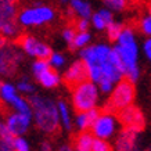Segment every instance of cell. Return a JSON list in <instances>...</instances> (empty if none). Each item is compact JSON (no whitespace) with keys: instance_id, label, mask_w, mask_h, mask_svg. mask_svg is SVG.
Listing matches in <instances>:
<instances>
[{"instance_id":"obj_1","label":"cell","mask_w":151,"mask_h":151,"mask_svg":"<svg viewBox=\"0 0 151 151\" xmlns=\"http://www.w3.org/2000/svg\"><path fill=\"white\" fill-rule=\"evenodd\" d=\"M115 53L118 54L121 64L124 68L125 78L132 81L133 83L139 79L140 69H139V46L136 42V35L132 28L125 27L121 32L119 37L115 42V46L112 47Z\"/></svg>"},{"instance_id":"obj_2","label":"cell","mask_w":151,"mask_h":151,"mask_svg":"<svg viewBox=\"0 0 151 151\" xmlns=\"http://www.w3.org/2000/svg\"><path fill=\"white\" fill-rule=\"evenodd\" d=\"M32 105V116L36 128L46 134H53L60 128L58 108L54 101L49 97L33 93L29 97Z\"/></svg>"},{"instance_id":"obj_3","label":"cell","mask_w":151,"mask_h":151,"mask_svg":"<svg viewBox=\"0 0 151 151\" xmlns=\"http://www.w3.org/2000/svg\"><path fill=\"white\" fill-rule=\"evenodd\" d=\"M112 47L107 46V45H89V46L81 49V60L86 64L87 72H89V79L94 83H99L103 78V72H101V64L108 55L111 54Z\"/></svg>"},{"instance_id":"obj_4","label":"cell","mask_w":151,"mask_h":151,"mask_svg":"<svg viewBox=\"0 0 151 151\" xmlns=\"http://www.w3.org/2000/svg\"><path fill=\"white\" fill-rule=\"evenodd\" d=\"M100 96V89L97 83L87 79L72 87V105L76 112H82L96 108Z\"/></svg>"},{"instance_id":"obj_5","label":"cell","mask_w":151,"mask_h":151,"mask_svg":"<svg viewBox=\"0 0 151 151\" xmlns=\"http://www.w3.org/2000/svg\"><path fill=\"white\" fill-rule=\"evenodd\" d=\"M111 96L108 99V103L105 105V111L108 112H119L126 107L133 104V100L136 97V89L134 83L129 79H121L115 83Z\"/></svg>"},{"instance_id":"obj_6","label":"cell","mask_w":151,"mask_h":151,"mask_svg":"<svg viewBox=\"0 0 151 151\" xmlns=\"http://www.w3.org/2000/svg\"><path fill=\"white\" fill-rule=\"evenodd\" d=\"M55 18V11L47 4H35L21 10L17 21L22 27H42Z\"/></svg>"},{"instance_id":"obj_7","label":"cell","mask_w":151,"mask_h":151,"mask_svg":"<svg viewBox=\"0 0 151 151\" xmlns=\"http://www.w3.org/2000/svg\"><path fill=\"white\" fill-rule=\"evenodd\" d=\"M22 63V51L9 42L0 45V75L13 76Z\"/></svg>"},{"instance_id":"obj_8","label":"cell","mask_w":151,"mask_h":151,"mask_svg":"<svg viewBox=\"0 0 151 151\" xmlns=\"http://www.w3.org/2000/svg\"><path fill=\"white\" fill-rule=\"evenodd\" d=\"M119 126V119L118 116H115L114 112H100V115L97 116V119L94 121V124L92 125V130L93 136L99 139H108L114 137L116 130Z\"/></svg>"},{"instance_id":"obj_9","label":"cell","mask_w":151,"mask_h":151,"mask_svg":"<svg viewBox=\"0 0 151 151\" xmlns=\"http://www.w3.org/2000/svg\"><path fill=\"white\" fill-rule=\"evenodd\" d=\"M19 46L25 54L39 60H49L53 53L49 45L36 39L32 35H24L19 37Z\"/></svg>"},{"instance_id":"obj_10","label":"cell","mask_w":151,"mask_h":151,"mask_svg":"<svg viewBox=\"0 0 151 151\" xmlns=\"http://www.w3.org/2000/svg\"><path fill=\"white\" fill-rule=\"evenodd\" d=\"M118 119L119 124L126 129H132V130H137L142 132L146 121H144V115L140 111V108L134 107V105H129L124 110H121L118 112Z\"/></svg>"},{"instance_id":"obj_11","label":"cell","mask_w":151,"mask_h":151,"mask_svg":"<svg viewBox=\"0 0 151 151\" xmlns=\"http://www.w3.org/2000/svg\"><path fill=\"white\" fill-rule=\"evenodd\" d=\"M33 116L31 114H22V112H13L6 119V125L14 136H24L29 130L32 125Z\"/></svg>"},{"instance_id":"obj_12","label":"cell","mask_w":151,"mask_h":151,"mask_svg":"<svg viewBox=\"0 0 151 151\" xmlns=\"http://www.w3.org/2000/svg\"><path fill=\"white\" fill-rule=\"evenodd\" d=\"M64 82L68 85L69 87H73L79 85V83L85 82L89 79V72H87L86 64L83 63L82 60L75 61L68 67V69L64 73Z\"/></svg>"},{"instance_id":"obj_13","label":"cell","mask_w":151,"mask_h":151,"mask_svg":"<svg viewBox=\"0 0 151 151\" xmlns=\"http://www.w3.org/2000/svg\"><path fill=\"white\" fill-rule=\"evenodd\" d=\"M139 133L137 130L124 128L118 133L115 139V150L116 151H136L137 150L139 142Z\"/></svg>"},{"instance_id":"obj_14","label":"cell","mask_w":151,"mask_h":151,"mask_svg":"<svg viewBox=\"0 0 151 151\" xmlns=\"http://www.w3.org/2000/svg\"><path fill=\"white\" fill-rule=\"evenodd\" d=\"M18 17V0H0V28Z\"/></svg>"},{"instance_id":"obj_15","label":"cell","mask_w":151,"mask_h":151,"mask_svg":"<svg viewBox=\"0 0 151 151\" xmlns=\"http://www.w3.org/2000/svg\"><path fill=\"white\" fill-rule=\"evenodd\" d=\"M100 115V111L97 108H92V110L87 111H82V112H78L76 116H75V126L83 132V130H89L92 128V125L94 124V121L97 119V116Z\"/></svg>"},{"instance_id":"obj_16","label":"cell","mask_w":151,"mask_h":151,"mask_svg":"<svg viewBox=\"0 0 151 151\" xmlns=\"http://www.w3.org/2000/svg\"><path fill=\"white\" fill-rule=\"evenodd\" d=\"M114 21V15H112V11L110 9H101L99 11L92 14L90 17V22L97 31H104L107 29V27L110 25L111 22Z\"/></svg>"},{"instance_id":"obj_17","label":"cell","mask_w":151,"mask_h":151,"mask_svg":"<svg viewBox=\"0 0 151 151\" xmlns=\"http://www.w3.org/2000/svg\"><path fill=\"white\" fill-rule=\"evenodd\" d=\"M36 79H37V82L40 83L43 87H46V89L57 87L61 83V76H60V73L53 67H49L46 71L39 73L36 76Z\"/></svg>"},{"instance_id":"obj_18","label":"cell","mask_w":151,"mask_h":151,"mask_svg":"<svg viewBox=\"0 0 151 151\" xmlns=\"http://www.w3.org/2000/svg\"><path fill=\"white\" fill-rule=\"evenodd\" d=\"M94 142V136L92 132L83 130L75 137L73 142V150L75 151H92V146Z\"/></svg>"},{"instance_id":"obj_19","label":"cell","mask_w":151,"mask_h":151,"mask_svg":"<svg viewBox=\"0 0 151 151\" xmlns=\"http://www.w3.org/2000/svg\"><path fill=\"white\" fill-rule=\"evenodd\" d=\"M57 108H58V116H60V125H63V128L65 130H72V115H71V110L69 105L65 103L64 100H61L57 103Z\"/></svg>"},{"instance_id":"obj_20","label":"cell","mask_w":151,"mask_h":151,"mask_svg":"<svg viewBox=\"0 0 151 151\" xmlns=\"http://www.w3.org/2000/svg\"><path fill=\"white\" fill-rule=\"evenodd\" d=\"M69 7L79 18H90L93 14L92 6L86 0H69Z\"/></svg>"},{"instance_id":"obj_21","label":"cell","mask_w":151,"mask_h":151,"mask_svg":"<svg viewBox=\"0 0 151 151\" xmlns=\"http://www.w3.org/2000/svg\"><path fill=\"white\" fill-rule=\"evenodd\" d=\"M9 105L13 108L14 111H17V112H22V114H31L32 115V105H31L29 100H27L25 97H22L19 93L15 96V99H14Z\"/></svg>"},{"instance_id":"obj_22","label":"cell","mask_w":151,"mask_h":151,"mask_svg":"<svg viewBox=\"0 0 151 151\" xmlns=\"http://www.w3.org/2000/svg\"><path fill=\"white\" fill-rule=\"evenodd\" d=\"M18 90H17V86H14L13 83H9V82H4L0 87V100L6 103L9 105L11 101L15 99V96L18 94Z\"/></svg>"},{"instance_id":"obj_23","label":"cell","mask_w":151,"mask_h":151,"mask_svg":"<svg viewBox=\"0 0 151 151\" xmlns=\"http://www.w3.org/2000/svg\"><path fill=\"white\" fill-rule=\"evenodd\" d=\"M92 40V35L89 33V31H83V32H76L75 37H73V42L69 45V47L72 50H81L83 47L89 46V43Z\"/></svg>"},{"instance_id":"obj_24","label":"cell","mask_w":151,"mask_h":151,"mask_svg":"<svg viewBox=\"0 0 151 151\" xmlns=\"http://www.w3.org/2000/svg\"><path fill=\"white\" fill-rule=\"evenodd\" d=\"M19 22L15 19V21H10V22L4 24L3 27L0 28V35L1 36L7 37V39H14L19 35Z\"/></svg>"},{"instance_id":"obj_25","label":"cell","mask_w":151,"mask_h":151,"mask_svg":"<svg viewBox=\"0 0 151 151\" xmlns=\"http://www.w3.org/2000/svg\"><path fill=\"white\" fill-rule=\"evenodd\" d=\"M124 25L121 22H115V21H112V22L107 27V36H108V39L112 42H116V39L119 37V35H121V32L124 31Z\"/></svg>"},{"instance_id":"obj_26","label":"cell","mask_w":151,"mask_h":151,"mask_svg":"<svg viewBox=\"0 0 151 151\" xmlns=\"http://www.w3.org/2000/svg\"><path fill=\"white\" fill-rule=\"evenodd\" d=\"M17 90H18L19 93H22V94H33V93L36 92V87H35V85H33L32 82H29V79L28 78H22L21 81H18L17 82Z\"/></svg>"},{"instance_id":"obj_27","label":"cell","mask_w":151,"mask_h":151,"mask_svg":"<svg viewBox=\"0 0 151 151\" xmlns=\"http://www.w3.org/2000/svg\"><path fill=\"white\" fill-rule=\"evenodd\" d=\"M103 3L111 11H122L128 7L129 0H103Z\"/></svg>"},{"instance_id":"obj_28","label":"cell","mask_w":151,"mask_h":151,"mask_svg":"<svg viewBox=\"0 0 151 151\" xmlns=\"http://www.w3.org/2000/svg\"><path fill=\"white\" fill-rule=\"evenodd\" d=\"M13 147H14V151H31L29 142L24 136H15Z\"/></svg>"},{"instance_id":"obj_29","label":"cell","mask_w":151,"mask_h":151,"mask_svg":"<svg viewBox=\"0 0 151 151\" xmlns=\"http://www.w3.org/2000/svg\"><path fill=\"white\" fill-rule=\"evenodd\" d=\"M49 63H50V65L54 69H60L65 65V57L61 54V53H55V51H53L51 55H50V58H49Z\"/></svg>"},{"instance_id":"obj_30","label":"cell","mask_w":151,"mask_h":151,"mask_svg":"<svg viewBox=\"0 0 151 151\" xmlns=\"http://www.w3.org/2000/svg\"><path fill=\"white\" fill-rule=\"evenodd\" d=\"M92 151H112V146H111L110 143H108V140H105V139L94 137Z\"/></svg>"},{"instance_id":"obj_31","label":"cell","mask_w":151,"mask_h":151,"mask_svg":"<svg viewBox=\"0 0 151 151\" xmlns=\"http://www.w3.org/2000/svg\"><path fill=\"white\" fill-rule=\"evenodd\" d=\"M139 28H140V31L142 33H144L146 36H151V15H146V17H143L140 19V22H139Z\"/></svg>"},{"instance_id":"obj_32","label":"cell","mask_w":151,"mask_h":151,"mask_svg":"<svg viewBox=\"0 0 151 151\" xmlns=\"http://www.w3.org/2000/svg\"><path fill=\"white\" fill-rule=\"evenodd\" d=\"M97 86H99L101 93H111L115 86V82H112V81H110L107 78H103L100 79V82L97 83Z\"/></svg>"},{"instance_id":"obj_33","label":"cell","mask_w":151,"mask_h":151,"mask_svg":"<svg viewBox=\"0 0 151 151\" xmlns=\"http://www.w3.org/2000/svg\"><path fill=\"white\" fill-rule=\"evenodd\" d=\"M76 32H78V31H76L75 28H72V27H67V28L64 29V31H63V39H64V40L67 42L68 45H71V43L73 42V37H75Z\"/></svg>"},{"instance_id":"obj_34","label":"cell","mask_w":151,"mask_h":151,"mask_svg":"<svg viewBox=\"0 0 151 151\" xmlns=\"http://www.w3.org/2000/svg\"><path fill=\"white\" fill-rule=\"evenodd\" d=\"M89 27H90L89 18H79L78 21H76V31H79V32L89 31Z\"/></svg>"},{"instance_id":"obj_35","label":"cell","mask_w":151,"mask_h":151,"mask_svg":"<svg viewBox=\"0 0 151 151\" xmlns=\"http://www.w3.org/2000/svg\"><path fill=\"white\" fill-rule=\"evenodd\" d=\"M143 51H144V55L147 57V60L151 61V36H148V39H146V42H144Z\"/></svg>"},{"instance_id":"obj_36","label":"cell","mask_w":151,"mask_h":151,"mask_svg":"<svg viewBox=\"0 0 151 151\" xmlns=\"http://www.w3.org/2000/svg\"><path fill=\"white\" fill-rule=\"evenodd\" d=\"M40 151H53V146L49 140H45V142L40 143Z\"/></svg>"},{"instance_id":"obj_37","label":"cell","mask_w":151,"mask_h":151,"mask_svg":"<svg viewBox=\"0 0 151 151\" xmlns=\"http://www.w3.org/2000/svg\"><path fill=\"white\" fill-rule=\"evenodd\" d=\"M57 151H73V148L69 144H63V146H60L57 148Z\"/></svg>"},{"instance_id":"obj_38","label":"cell","mask_w":151,"mask_h":151,"mask_svg":"<svg viewBox=\"0 0 151 151\" xmlns=\"http://www.w3.org/2000/svg\"><path fill=\"white\" fill-rule=\"evenodd\" d=\"M147 10H148V14H150V15H151V1H150V3H148V7H147Z\"/></svg>"},{"instance_id":"obj_39","label":"cell","mask_w":151,"mask_h":151,"mask_svg":"<svg viewBox=\"0 0 151 151\" xmlns=\"http://www.w3.org/2000/svg\"><path fill=\"white\" fill-rule=\"evenodd\" d=\"M61 1H63L64 4H68V3H69V0H61Z\"/></svg>"},{"instance_id":"obj_40","label":"cell","mask_w":151,"mask_h":151,"mask_svg":"<svg viewBox=\"0 0 151 151\" xmlns=\"http://www.w3.org/2000/svg\"><path fill=\"white\" fill-rule=\"evenodd\" d=\"M146 151H151V146L148 147V148H146Z\"/></svg>"},{"instance_id":"obj_41","label":"cell","mask_w":151,"mask_h":151,"mask_svg":"<svg viewBox=\"0 0 151 151\" xmlns=\"http://www.w3.org/2000/svg\"><path fill=\"white\" fill-rule=\"evenodd\" d=\"M1 85H3V82H1V81H0V87H1Z\"/></svg>"}]
</instances>
